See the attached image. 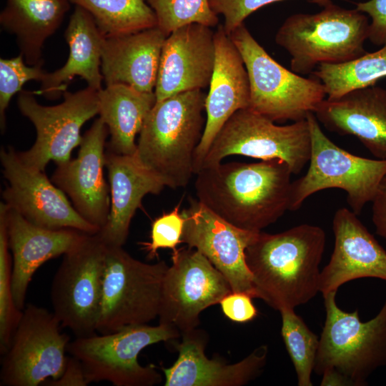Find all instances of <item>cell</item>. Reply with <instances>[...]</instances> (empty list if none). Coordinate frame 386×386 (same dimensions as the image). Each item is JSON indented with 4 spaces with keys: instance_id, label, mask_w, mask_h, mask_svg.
<instances>
[{
    "instance_id": "obj_1",
    "label": "cell",
    "mask_w": 386,
    "mask_h": 386,
    "mask_svg": "<svg viewBox=\"0 0 386 386\" xmlns=\"http://www.w3.org/2000/svg\"><path fill=\"white\" fill-rule=\"evenodd\" d=\"M292 174L279 159L221 162L202 168L194 187L197 199L217 215L259 232L290 210Z\"/></svg>"
},
{
    "instance_id": "obj_2",
    "label": "cell",
    "mask_w": 386,
    "mask_h": 386,
    "mask_svg": "<svg viewBox=\"0 0 386 386\" xmlns=\"http://www.w3.org/2000/svg\"><path fill=\"white\" fill-rule=\"evenodd\" d=\"M326 234L302 224L284 232H259L245 250L256 298L279 312L306 304L320 292Z\"/></svg>"
},
{
    "instance_id": "obj_3",
    "label": "cell",
    "mask_w": 386,
    "mask_h": 386,
    "mask_svg": "<svg viewBox=\"0 0 386 386\" xmlns=\"http://www.w3.org/2000/svg\"><path fill=\"white\" fill-rule=\"evenodd\" d=\"M205 99L197 89L156 101L145 119L135 154L166 187L184 188L194 174V155L206 122Z\"/></svg>"
},
{
    "instance_id": "obj_4",
    "label": "cell",
    "mask_w": 386,
    "mask_h": 386,
    "mask_svg": "<svg viewBox=\"0 0 386 386\" xmlns=\"http://www.w3.org/2000/svg\"><path fill=\"white\" fill-rule=\"evenodd\" d=\"M337 291L325 295V325L314 372L321 385L365 386L371 374L386 366V300L377 315L362 322L356 310L347 312L336 302Z\"/></svg>"
},
{
    "instance_id": "obj_5",
    "label": "cell",
    "mask_w": 386,
    "mask_h": 386,
    "mask_svg": "<svg viewBox=\"0 0 386 386\" xmlns=\"http://www.w3.org/2000/svg\"><path fill=\"white\" fill-rule=\"evenodd\" d=\"M369 30L365 14L331 3L315 14L290 16L275 42L291 56L292 71L307 74L321 64L344 63L365 54Z\"/></svg>"
},
{
    "instance_id": "obj_6",
    "label": "cell",
    "mask_w": 386,
    "mask_h": 386,
    "mask_svg": "<svg viewBox=\"0 0 386 386\" xmlns=\"http://www.w3.org/2000/svg\"><path fill=\"white\" fill-rule=\"evenodd\" d=\"M230 39L245 65L250 88L249 109L273 122L306 119L325 99L322 82L303 77L276 61L255 40L244 24Z\"/></svg>"
},
{
    "instance_id": "obj_7",
    "label": "cell",
    "mask_w": 386,
    "mask_h": 386,
    "mask_svg": "<svg viewBox=\"0 0 386 386\" xmlns=\"http://www.w3.org/2000/svg\"><path fill=\"white\" fill-rule=\"evenodd\" d=\"M306 119L311 137L309 167L302 177L292 182L290 210H298L319 191L335 188L345 192L351 210L359 215L371 203L386 175V159L352 154L325 134L313 112Z\"/></svg>"
},
{
    "instance_id": "obj_8",
    "label": "cell",
    "mask_w": 386,
    "mask_h": 386,
    "mask_svg": "<svg viewBox=\"0 0 386 386\" xmlns=\"http://www.w3.org/2000/svg\"><path fill=\"white\" fill-rule=\"evenodd\" d=\"M180 336L168 325H133L112 333L77 337L69 341L66 352L80 362L88 385L105 380L115 386H152L162 382V375L152 365L142 366L138 355L149 345Z\"/></svg>"
},
{
    "instance_id": "obj_9",
    "label": "cell",
    "mask_w": 386,
    "mask_h": 386,
    "mask_svg": "<svg viewBox=\"0 0 386 386\" xmlns=\"http://www.w3.org/2000/svg\"><path fill=\"white\" fill-rule=\"evenodd\" d=\"M168 267L164 261L145 263L123 247L107 246L96 332L112 333L126 326L147 324L158 317Z\"/></svg>"
},
{
    "instance_id": "obj_10",
    "label": "cell",
    "mask_w": 386,
    "mask_h": 386,
    "mask_svg": "<svg viewBox=\"0 0 386 386\" xmlns=\"http://www.w3.org/2000/svg\"><path fill=\"white\" fill-rule=\"evenodd\" d=\"M310 154L307 119L277 125L247 108L238 110L227 121L214 139L202 168L219 164L229 156L242 155L261 160L282 159L292 174H297L308 164Z\"/></svg>"
},
{
    "instance_id": "obj_11",
    "label": "cell",
    "mask_w": 386,
    "mask_h": 386,
    "mask_svg": "<svg viewBox=\"0 0 386 386\" xmlns=\"http://www.w3.org/2000/svg\"><path fill=\"white\" fill-rule=\"evenodd\" d=\"M107 246L97 234H85L64 254L53 279V312L61 327L77 337L96 332Z\"/></svg>"
},
{
    "instance_id": "obj_12",
    "label": "cell",
    "mask_w": 386,
    "mask_h": 386,
    "mask_svg": "<svg viewBox=\"0 0 386 386\" xmlns=\"http://www.w3.org/2000/svg\"><path fill=\"white\" fill-rule=\"evenodd\" d=\"M34 94L25 90L19 93L18 108L34 124L36 138L29 149L18 154L27 167L44 172L51 161L59 164L70 160L74 149L79 147L82 126L99 114L98 91L89 86L66 91L63 102L54 106L40 104Z\"/></svg>"
},
{
    "instance_id": "obj_13",
    "label": "cell",
    "mask_w": 386,
    "mask_h": 386,
    "mask_svg": "<svg viewBox=\"0 0 386 386\" xmlns=\"http://www.w3.org/2000/svg\"><path fill=\"white\" fill-rule=\"evenodd\" d=\"M53 312L29 304L23 310L0 373L2 386H37L63 374L70 337Z\"/></svg>"
},
{
    "instance_id": "obj_14",
    "label": "cell",
    "mask_w": 386,
    "mask_h": 386,
    "mask_svg": "<svg viewBox=\"0 0 386 386\" xmlns=\"http://www.w3.org/2000/svg\"><path fill=\"white\" fill-rule=\"evenodd\" d=\"M162 285L159 323L180 334L199 323V315L232 292L224 275L199 251L184 247L173 251Z\"/></svg>"
},
{
    "instance_id": "obj_15",
    "label": "cell",
    "mask_w": 386,
    "mask_h": 386,
    "mask_svg": "<svg viewBox=\"0 0 386 386\" xmlns=\"http://www.w3.org/2000/svg\"><path fill=\"white\" fill-rule=\"evenodd\" d=\"M0 161L8 183L3 202L27 221L49 229L70 228L90 234L99 231L77 212L44 172L25 165L13 147H1Z\"/></svg>"
},
{
    "instance_id": "obj_16",
    "label": "cell",
    "mask_w": 386,
    "mask_h": 386,
    "mask_svg": "<svg viewBox=\"0 0 386 386\" xmlns=\"http://www.w3.org/2000/svg\"><path fill=\"white\" fill-rule=\"evenodd\" d=\"M182 243L203 254L224 275L232 291L256 298L245 250L259 232L240 229L223 219L197 199L189 198Z\"/></svg>"
},
{
    "instance_id": "obj_17",
    "label": "cell",
    "mask_w": 386,
    "mask_h": 386,
    "mask_svg": "<svg viewBox=\"0 0 386 386\" xmlns=\"http://www.w3.org/2000/svg\"><path fill=\"white\" fill-rule=\"evenodd\" d=\"M109 129L96 119L82 137L78 156L56 164L52 182L71 199L77 212L99 230L110 212L109 187L104 177Z\"/></svg>"
},
{
    "instance_id": "obj_18",
    "label": "cell",
    "mask_w": 386,
    "mask_h": 386,
    "mask_svg": "<svg viewBox=\"0 0 386 386\" xmlns=\"http://www.w3.org/2000/svg\"><path fill=\"white\" fill-rule=\"evenodd\" d=\"M214 66L205 99V127L194 155V174L201 169L214 139L227 121L238 110L249 107L247 71L223 25L214 31Z\"/></svg>"
},
{
    "instance_id": "obj_19",
    "label": "cell",
    "mask_w": 386,
    "mask_h": 386,
    "mask_svg": "<svg viewBox=\"0 0 386 386\" xmlns=\"http://www.w3.org/2000/svg\"><path fill=\"white\" fill-rule=\"evenodd\" d=\"M214 61L211 27L194 23L174 30L162 46L154 89L157 101L209 86Z\"/></svg>"
},
{
    "instance_id": "obj_20",
    "label": "cell",
    "mask_w": 386,
    "mask_h": 386,
    "mask_svg": "<svg viewBox=\"0 0 386 386\" xmlns=\"http://www.w3.org/2000/svg\"><path fill=\"white\" fill-rule=\"evenodd\" d=\"M333 252L321 270L320 292L337 291L343 284L364 277L386 281V251L346 207L338 209L332 220Z\"/></svg>"
},
{
    "instance_id": "obj_21",
    "label": "cell",
    "mask_w": 386,
    "mask_h": 386,
    "mask_svg": "<svg viewBox=\"0 0 386 386\" xmlns=\"http://www.w3.org/2000/svg\"><path fill=\"white\" fill-rule=\"evenodd\" d=\"M4 213L8 242L12 255V288L15 304L24 309L27 288L34 272L46 261L64 255L86 233L70 228L49 229L36 226L4 202Z\"/></svg>"
},
{
    "instance_id": "obj_22",
    "label": "cell",
    "mask_w": 386,
    "mask_h": 386,
    "mask_svg": "<svg viewBox=\"0 0 386 386\" xmlns=\"http://www.w3.org/2000/svg\"><path fill=\"white\" fill-rule=\"evenodd\" d=\"M181 336L182 341L174 345L177 360L172 367L162 368L165 386H241L255 379L267 362V345L238 362L227 364L207 357V337L204 331L195 328Z\"/></svg>"
},
{
    "instance_id": "obj_23",
    "label": "cell",
    "mask_w": 386,
    "mask_h": 386,
    "mask_svg": "<svg viewBox=\"0 0 386 386\" xmlns=\"http://www.w3.org/2000/svg\"><path fill=\"white\" fill-rule=\"evenodd\" d=\"M110 212L107 222L96 233L107 246L123 247L131 221L142 201L149 194H159L166 187L163 179L133 155L120 154L106 149Z\"/></svg>"
},
{
    "instance_id": "obj_24",
    "label": "cell",
    "mask_w": 386,
    "mask_h": 386,
    "mask_svg": "<svg viewBox=\"0 0 386 386\" xmlns=\"http://www.w3.org/2000/svg\"><path fill=\"white\" fill-rule=\"evenodd\" d=\"M315 115L330 132L355 137L378 159H386V89L371 86L325 99Z\"/></svg>"
},
{
    "instance_id": "obj_25",
    "label": "cell",
    "mask_w": 386,
    "mask_h": 386,
    "mask_svg": "<svg viewBox=\"0 0 386 386\" xmlns=\"http://www.w3.org/2000/svg\"><path fill=\"white\" fill-rule=\"evenodd\" d=\"M165 34L157 26L135 33L104 36L101 72L106 86L123 84L154 92Z\"/></svg>"
},
{
    "instance_id": "obj_26",
    "label": "cell",
    "mask_w": 386,
    "mask_h": 386,
    "mask_svg": "<svg viewBox=\"0 0 386 386\" xmlns=\"http://www.w3.org/2000/svg\"><path fill=\"white\" fill-rule=\"evenodd\" d=\"M103 37L91 14L84 8L76 6L64 31L69 48L68 59L62 67L46 73L39 90L35 93L56 99L66 91L67 84L75 76L84 79L88 86L94 90L102 89Z\"/></svg>"
},
{
    "instance_id": "obj_27",
    "label": "cell",
    "mask_w": 386,
    "mask_h": 386,
    "mask_svg": "<svg viewBox=\"0 0 386 386\" xmlns=\"http://www.w3.org/2000/svg\"><path fill=\"white\" fill-rule=\"evenodd\" d=\"M70 4L68 0H6L0 25L15 36L27 64L43 66L44 44L61 26Z\"/></svg>"
},
{
    "instance_id": "obj_28",
    "label": "cell",
    "mask_w": 386,
    "mask_h": 386,
    "mask_svg": "<svg viewBox=\"0 0 386 386\" xmlns=\"http://www.w3.org/2000/svg\"><path fill=\"white\" fill-rule=\"evenodd\" d=\"M99 114L109 129L106 149L120 154L133 155L135 138L156 103L154 92H142L123 84L106 86L98 91Z\"/></svg>"
},
{
    "instance_id": "obj_29",
    "label": "cell",
    "mask_w": 386,
    "mask_h": 386,
    "mask_svg": "<svg viewBox=\"0 0 386 386\" xmlns=\"http://www.w3.org/2000/svg\"><path fill=\"white\" fill-rule=\"evenodd\" d=\"M323 84L327 99H336L358 89L375 86L386 77V44L350 61L321 64L312 72Z\"/></svg>"
},
{
    "instance_id": "obj_30",
    "label": "cell",
    "mask_w": 386,
    "mask_h": 386,
    "mask_svg": "<svg viewBox=\"0 0 386 386\" xmlns=\"http://www.w3.org/2000/svg\"><path fill=\"white\" fill-rule=\"evenodd\" d=\"M86 10L104 36L135 33L157 26L147 0H68Z\"/></svg>"
},
{
    "instance_id": "obj_31",
    "label": "cell",
    "mask_w": 386,
    "mask_h": 386,
    "mask_svg": "<svg viewBox=\"0 0 386 386\" xmlns=\"http://www.w3.org/2000/svg\"><path fill=\"white\" fill-rule=\"evenodd\" d=\"M281 335L293 363L299 386H312L320 337L312 332L303 319L293 309L279 311Z\"/></svg>"
},
{
    "instance_id": "obj_32",
    "label": "cell",
    "mask_w": 386,
    "mask_h": 386,
    "mask_svg": "<svg viewBox=\"0 0 386 386\" xmlns=\"http://www.w3.org/2000/svg\"><path fill=\"white\" fill-rule=\"evenodd\" d=\"M154 10L157 27L168 36L174 30L190 24L209 27L217 25L219 18L209 0H147Z\"/></svg>"
},
{
    "instance_id": "obj_33",
    "label": "cell",
    "mask_w": 386,
    "mask_h": 386,
    "mask_svg": "<svg viewBox=\"0 0 386 386\" xmlns=\"http://www.w3.org/2000/svg\"><path fill=\"white\" fill-rule=\"evenodd\" d=\"M10 252L5 218L0 211V352L2 355L9 347L23 312L17 308L14 299L13 262Z\"/></svg>"
},
{
    "instance_id": "obj_34",
    "label": "cell",
    "mask_w": 386,
    "mask_h": 386,
    "mask_svg": "<svg viewBox=\"0 0 386 386\" xmlns=\"http://www.w3.org/2000/svg\"><path fill=\"white\" fill-rule=\"evenodd\" d=\"M41 65L30 66L24 56L0 59V126L6 129V110L14 95L20 92L24 84L31 80L41 81L46 73Z\"/></svg>"
},
{
    "instance_id": "obj_35",
    "label": "cell",
    "mask_w": 386,
    "mask_h": 386,
    "mask_svg": "<svg viewBox=\"0 0 386 386\" xmlns=\"http://www.w3.org/2000/svg\"><path fill=\"white\" fill-rule=\"evenodd\" d=\"M184 218L179 212V204L169 213H163L152 223L151 241L140 242L142 249L147 252V259H153L158 257L159 249L177 250L182 243V235Z\"/></svg>"
},
{
    "instance_id": "obj_36",
    "label": "cell",
    "mask_w": 386,
    "mask_h": 386,
    "mask_svg": "<svg viewBox=\"0 0 386 386\" xmlns=\"http://www.w3.org/2000/svg\"><path fill=\"white\" fill-rule=\"evenodd\" d=\"M282 1L284 0H209V3L215 14L224 16L223 26L226 33L229 35L244 24V19L254 11L266 5ZM311 1L322 7L332 3L330 0Z\"/></svg>"
},
{
    "instance_id": "obj_37",
    "label": "cell",
    "mask_w": 386,
    "mask_h": 386,
    "mask_svg": "<svg viewBox=\"0 0 386 386\" xmlns=\"http://www.w3.org/2000/svg\"><path fill=\"white\" fill-rule=\"evenodd\" d=\"M356 9L371 18L368 39L377 46L386 44V0H369L355 4Z\"/></svg>"
},
{
    "instance_id": "obj_38",
    "label": "cell",
    "mask_w": 386,
    "mask_h": 386,
    "mask_svg": "<svg viewBox=\"0 0 386 386\" xmlns=\"http://www.w3.org/2000/svg\"><path fill=\"white\" fill-rule=\"evenodd\" d=\"M252 299L248 294L232 292L224 297L219 304L227 318L237 322H247L257 316V310Z\"/></svg>"
},
{
    "instance_id": "obj_39",
    "label": "cell",
    "mask_w": 386,
    "mask_h": 386,
    "mask_svg": "<svg viewBox=\"0 0 386 386\" xmlns=\"http://www.w3.org/2000/svg\"><path fill=\"white\" fill-rule=\"evenodd\" d=\"M49 386H85L88 383L80 362L74 357H67V362L62 375L57 380H46Z\"/></svg>"
},
{
    "instance_id": "obj_40",
    "label": "cell",
    "mask_w": 386,
    "mask_h": 386,
    "mask_svg": "<svg viewBox=\"0 0 386 386\" xmlns=\"http://www.w3.org/2000/svg\"><path fill=\"white\" fill-rule=\"evenodd\" d=\"M372 220L377 234L386 239V175L371 202Z\"/></svg>"
}]
</instances>
